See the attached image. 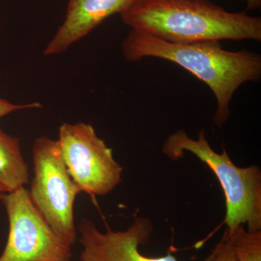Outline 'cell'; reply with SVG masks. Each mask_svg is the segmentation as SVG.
Here are the masks:
<instances>
[{
    "label": "cell",
    "mask_w": 261,
    "mask_h": 261,
    "mask_svg": "<svg viewBox=\"0 0 261 261\" xmlns=\"http://www.w3.org/2000/svg\"><path fill=\"white\" fill-rule=\"evenodd\" d=\"M125 59L157 58L172 62L202 81L216 99L214 123L221 128L231 116L233 94L246 82L261 78V56L253 51L224 49L218 41L175 44L130 30L122 43Z\"/></svg>",
    "instance_id": "1"
},
{
    "label": "cell",
    "mask_w": 261,
    "mask_h": 261,
    "mask_svg": "<svg viewBox=\"0 0 261 261\" xmlns=\"http://www.w3.org/2000/svg\"><path fill=\"white\" fill-rule=\"evenodd\" d=\"M130 30L175 44L261 41V18L211 0H136L120 14Z\"/></svg>",
    "instance_id": "2"
},
{
    "label": "cell",
    "mask_w": 261,
    "mask_h": 261,
    "mask_svg": "<svg viewBox=\"0 0 261 261\" xmlns=\"http://www.w3.org/2000/svg\"><path fill=\"white\" fill-rule=\"evenodd\" d=\"M163 153L168 159H183L185 152L195 154L212 170L219 180L226 198L224 223L231 230L247 224V230H261V171L257 166H237L225 149L215 152L206 140L205 132H199L193 140L184 130H177L165 141Z\"/></svg>",
    "instance_id": "3"
},
{
    "label": "cell",
    "mask_w": 261,
    "mask_h": 261,
    "mask_svg": "<svg viewBox=\"0 0 261 261\" xmlns=\"http://www.w3.org/2000/svg\"><path fill=\"white\" fill-rule=\"evenodd\" d=\"M31 199L48 223L70 245L76 240L73 207L81 190L65 166L58 140L36 139Z\"/></svg>",
    "instance_id": "4"
},
{
    "label": "cell",
    "mask_w": 261,
    "mask_h": 261,
    "mask_svg": "<svg viewBox=\"0 0 261 261\" xmlns=\"http://www.w3.org/2000/svg\"><path fill=\"white\" fill-rule=\"evenodd\" d=\"M10 229L0 261H69L71 246L44 219L25 187L0 193Z\"/></svg>",
    "instance_id": "5"
},
{
    "label": "cell",
    "mask_w": 261,
    "mask_h": 261,
    "mask_svg": "<svg viewBox=\"0 0 261 261\" xmlns=\"http://www.w3.org/2000/svg\"><path fill=\"white\" fill-rule=\"evenodd\" d=\"M58 142L67 170L81 192L92 197L106 195L121 183L123 168L92 125L63 123Z\"/></svg>",
    "instance_id": "6"
},
{
    "label": "cell",
    "mask_w": 261,
    "mask_h": 261,
    "mask_svg": "<svg viewBox=\"0 0 261 261\" xmlns=\"http://www.w3.org/2000/svg\"><path fill=\"white\" fill-rule=\"evenodd\" d=\"M83 247L82 261H178L171 254L152 257L142 255L140 245L148 243L153 226L145 218H137L126 231H113L107 227L101 232L93 222L82 220L79 226ZM203 261H206V258Z\"/></svg>",
    "instance_id": "7"
},
{
    "label": "cell",
    "mask_w": 261,
    "mask_h": 261,
    "mask_svg": "<svg viewBox=\"0 0 261 261\" xmlns=\"http://www.w3.org/2000/svg\"><path fill=\"white\" fill-rule=\"evenodd\" d=\"M136 0H68L61 27L44 49V56H56L87 37L103 21L121 14Z\"/></svg>",
    "instance_id": "8"
},
{
    "label": "cell",
    "mask_w": 261,
    "mask_h": 261,
    "mask_svg": "<svg viewBox=\"0 0 261 261\" xmlns=\"http://www.w3.org/2000/svg\"><path fill=\"white\" fill-rule=\"evenodd\" d=\"M29 182V166L22 154L20 139L0 128V185L10 192Z\"/></svg>",
    "instance_id": "9"
},
{
    "label": "cell",
    "mask_w": 261,
    "mask_h": 261,
    "mask_svg": "<svg viewBox=\"0 0 261 261\" xmlns=\"http://www.w3.org/2000/svg\"><path fill=\"white\" fill-rule=\"evenodd\" d=\"M225 233L237 261H261V230L250 231L240 224Z\"/></svg>",
    "instance_id": "10"
},
{
    "label": "cell",
    "mask_w": 261,
    "mask_h": 261,
    "mask_svg": "<svg viewBox=\"0 0 261 261\" xmlns=\"http://www.w3.org/2000/svg\"><path fill=\"white\" fill-rule=\"evenodd\" d=\"M206 261H237L226 233L210 255L206 257Z\"/></svg>",
    "instance_id": "11"
},
{
    "label": "cell",
    "mask_w": 261,
    "mask_h": 261,
    "mask_svg": "<svg viewBox=\"0 0 261 261\" xmlns=\"http://www.w3.org/2000/svg\"><path fill=\"white\" fill-rule=\"evenodd\" d=\"M41 108H42V105L40 102H34L17 105L0 97V118L15 111Z\"/></svg>",
    "instance_id": "12"
},
{
    "label": "cell",
    "mask_w": 261,
    "mask_h": 261,
    "mask_svg": "<svg viewBox=\"0 0 261 261\" xmlns=\"http://www.w3.org/2000/svg\"><path fill=\"white\" fill-rule=\"evenodd\" d=\"M247 10H257L261 8V0H245Z\"/></svg>",
    "instance_id": "13"
},
{
    "label": "cell",
    "mask_w": 261,
    "mask_h": 261,
    "mask_svg": "<svg viewBox=\"0 0 261 261\" xmlns=\"http://www.w3.org/2000/svg\"><path fill=\"white\" fill-rule=\"evenodd\" d=\"M3 192H8V191H7V190L5 188V187H3L0 185V193H3Z\"/></svg>",
    "instance_id": "14"
}]
</instances>
